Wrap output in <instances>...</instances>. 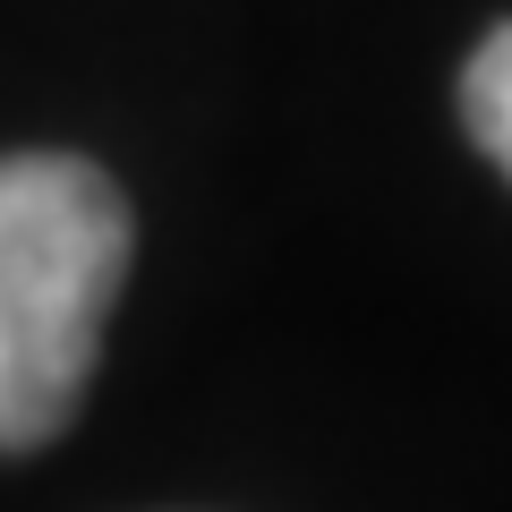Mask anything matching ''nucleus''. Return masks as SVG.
Returning <instances> with one entry per match:
<instances>
[{
	"mask_svg": "<svg viewBox=\"0 0 512 512\" xmlns=\"http://www.w3.org/2000/svg\"><path fill=\"white\" fill-rule=\"evenodd\" d=\"M128 197L86 154H0V453L77 419L128 282Z\"/></svg>",
	"mask_w": 512,
	"mask_h": 512,
	"instance_id": "obj_1",
	"label": "nucleus"
},
{
	"mask_svg": "<svg viewBox=\"0 0 512 512\" xmlns=\"http://www.w3.org/2000/svg\"><path fill=\"white\" fill-rule=\"evenodd\" d=\"M461 120H470L478 154L512 180V26H495L470 52V69H461Z\"/></svg>",
	"mask_w": 512,
	"mask_h": 512,
	"instance_id": "obj_2",
	"label": "nucleus"
}]
</instances>
